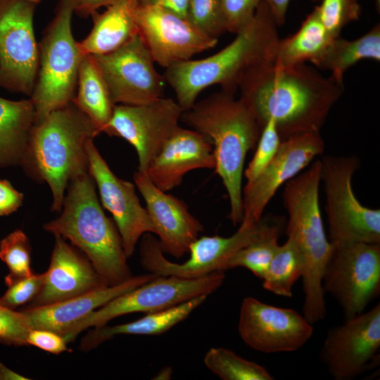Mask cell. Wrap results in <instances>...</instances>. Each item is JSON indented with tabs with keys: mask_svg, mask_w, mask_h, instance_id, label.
<instances>
[{
	"mask_svg": "<svg viewBox=\"0 0 380 380\" xmlns=\"http://www.w3.org/2000/svg\"><path fill=\"white\" fill-rule=\"evenodd\" d=\"M321 163L330 242L380 243V210L362 205L352 188L359 159L328 155Z\"/></svg>",
	"mask_w": 380,
	"mask_h": 380,
	"instance_id": "8",
	"label": "cell"
},
{
	"mask_svg": "<svg viewBox=\"0 0 380 380\" xmlns=\"http://www.w3.org/2000/svg\"><path fill=\"white\" fill-rule=\"evenodd\" d=\"M35 120L30 99L0 97V168L20 166Z\"/></svg>",
	"mask_w": 380,
	"mask_h": 380,
	"instance_id": "26",
	"label": "cell"
},
{
	"mask_svg": "<svg viewBox=\"0 0 380 380\" xmlns=\"http://www.w3.org/2000/svg\"><path fill=\"white\" fill-rule=\"evenodd\" d=\"M304 270V260L296 242L288 237L279 246L262 279V287L278 296L291 298L293 287L301 278Z\"/></svg>",
	"mask_w": 380,
	"mask_h": 380,
	"instance_id": "31",
	"label": "cell"
},
{
	"mask_svg": "<svg viewBox=\"0 0 380 380\" xmlns=\"http://www.w3.org/2000/svg\"><path fill=\"white\" fill-rule=\"evenodd\" d=\"M239 89L240 98L261 128L272 119L284 140L305 132H319L343 94L344 85L305 63L280 67L272 61L250 70Z\"/></svg>",
	"mask_w": 380,
	"mask_h": 380,
	"instance_id": "1",
	"label": "cell"
},
{
	"mask_svg": "<svg viewBox=\"0 0 380 380\" xmlns=\"http://www.w3.org/2000/svg\"><path fill=\"white\" fill-rule=\"evenodd\" d=\"M332 245L322 289L337 301L346 320L364 312L380 293V243Z\"/></svg>",
	"mask_w": 380,
	"mask_h": 380,
	"instance_id": "10",
	"label": "cell"
},
{
	"mask_svg": "<svg viewBox=\"0 0 380 380\" xmlns=\"http://www.w3.org/2000/svg\"><path fill=\"white\" fill-rule=\"evenodd\" d=\"M182 113L177 101L163 96L141 105L116 104L105 133L129 142L137 153V171L146 172L179 127Z\"/></svg>",
	"mask_w": 380,
	"mask_h": 380,
	"instance_id": "14",
	"label": "cell"
},
{
	"mask_svg": "<svg viewBox=\"0 0 380 380\" xmlns=\"http://www.w3.org/2000/svg\"><path fill=\"white\" fill-rule=\"evenodd\" d=\"M312 1H320V0H312Z\"/></svg>",
	"mask_w": 380,
	"mask_h": 380,
	"instance_id": "48",
	"label": "cell"
},
{
	"mask_svg": "<svg viewBox=\"0 0 380 380\" xmlns=\"http://www.w3.org/2000/svg\"><path fill=\"white\" fill-rule=\"evenodd\" d=\"M27 1H30V2H32V3L35 4H38L41 0H27Z\"/></svg>",
	"mask_w": 380,
	"mask_h": 380,
	"instance_id": "47",
	"label": "cell"
},
{
	"mask_svg": "<svg viewBox=\"0 0 380 380\" xmlns=\"http://www.w3.org/2000/svg\"><path fill=\"white\" fill-rule=\"evenodd\" d=\"M43 286L27 308L46 305L107 286L87 258L63 237L55 235Z\"/></svg>",
	"mask_w": 380,
	"mask_h": 380,
	"instance_id": "21",
	"label": "cell"
},
{
	"mask_svg": "<svg viewBox=\"0 0 380 380\" xmlns=\"http://www.w3.org/2000/svg\"><path fill=\"white\" fill-rule=\"evenodd\" d=\"M137 0H118L102 13L91 16L93 27L89 34L78 42L83 56H97L113 51L139 33L135 10Z\"/></svg>",
	"mask_w": 380,
	"mask_h": 380,
	"instance_id": "24",
	"label": "cell"
},
{
	"mask_svg": "<svg viewBox=\"0 0 380 380\" xmlns=\"http://www.w3.org/2000/svg\"><path fill=\"white\" fill-rule=\"evenodd\" d=\"M92 56L115 105H141L163 96L165 78L139 33L116 50Z\"/></svg>",
	"mask_w": 380,
	"mask_h": 380,
	"instance_id": "13",
	"label": "cell"
},
{
	"mask_svg": "<svg viewBox=\"0 0 380 380\" xmlns=\"http://www.w3.org/2000/svg\"><path fill=\"white\" fill-rule=\"evenodd\" d=\"M203 362L212 373L223 380L274 379L265 367L224 348L209 349L205 355Z\"/></svg>",
	"mask_w": 380,
	"mask_h": 380,
	"instance_id": "32",
	"label": "cell"
},
{
	"mask_svg": "<svg viewBox=\"0 0 380 380\" xmlns=\"http://www.w3.org/2000/svg\"><path fill=\"white\" fill-rule=\"evenodd\" d=\"M321 167V160H316L285 184L282 195L288 213L286 234L298 245L304 260L303 311L312 324L326 315L322 281L333 248L326 236L319 203Z\"/></svg>",
	"mask_w": 380,
	"mask_h": 380,
	"instance_id": "6",
	"label": "cell"
},
{
	"mask_svg": "<svg viewBox=\"0 0 380 380\" xmlns=\"http://www.w3.org/2000/svg\"><path fill=\"white\" fill-rule=\"evenodd\" d=\"M281 142L274 122L272 119L268 120L262 129L253 158L245 170L246 184L254 181L268 165L276 155Z\"/></svg>",
	"mask_w": 380,
	"mask_h": 380,
	"instance_id": "36",
	"label": "cell"
},
{
	"mask_svg": "<svg viewBox=\"0 0 380 380\" xmlns=\"http://www.w3.org/2000/svg\"><path fill=\"white\" fill-rule=\"evenodd\" d=\"M320 1L315 8L323 25L334 37H339L344 27L360 17L359 0Z\"/></svg>",
	"mask_w": 380,
	"mask_h": 380,
	"instance_id": "35",
	"label": "cell"
},
{
	"mask_svg": "<svg viewBox=\"0 0 380 380\" xmlns=\"http://www.w3.org/2000/svg\"><path fill=\"white\" fill-rule=\"evenodd\" d=\"M30 379L16 372L11 369L2 362H0V380H27Z\"/></svg>",
	"mask_w": 380,
	"mask_h": 380,
	"instance_id": "45",
	"label": "cell"
},
{
	"mask_svg": "<svg viewBox=\"0 0 380 380\" xmlns=\"http://www.w3.org/2000/svg\"><path fill=\"white\" fill-rule=\"evenodd\" d=\"M77 87L72 103L90 119L100 133H105L115 104L91 55L84 56L81 61Z\"/></svg>",
	"mask_w": 380,
	"mask_h": 380,
	"instance_id": "27",
	"label": "cell"
},
{
	"mask_svg": "<svg viewBox=\"0 0 380 380\" xmlns=\"http://www.w3.org/2000/svg\"><path fill=\"white\" fill-rule=\"evenodd\" d=\"M31 329L25 313L8 308L0 303V343L27 346V335Z\"/></svg>",
	"mask_w": 380,
	"mask_h": 380,
	"instance_id": "37",
	"label": "cell"
},
{
	"mask_svg": "<svg viewBox=\"0 0 380 380\" xmlns=\"http://www.w3.org/2000/svg\"><path fill=\"white\" fill-rule=\"evenodd\" d=\"M202 295L169 308L146 313L132 322L95 327L81 341L80 349L89 350L118 335H158L186 319L207 298Z\"/></svg>",
	"mask_w": 380,
	"mask_h": 380,
	"instance_id": "25",
	"label": "cell"
},
{
	"mask_svg": "<svg viewBox=\"0 0 380 380\" xmlns=\"http://www.w3.org/2000/svg\"><path fill=\"white\" fill-rule=\"evenodd\" d=\"M238 331L242 341L252 349L277 353L301 348L310 339L313 327L303 315L293 309L246 297L240 308Z\"/></svg>",
	"mask_w": 380,
	"mask_h": 380,
	"instance_id": "16",
	"label": "cell"
},
{
	"mask_svg": "<svg viewBox=\"0 0 380 380\" xmlns=\"http://www.w3.org/2000/svg\"><path fill=\"white\" fill-rule=\"evenodd\" d=\"M35 6L27 0H0V87L30 96L39 67Z\"/></svg>",
	"mask_w": 380,
	"mask_h": 380,
	"instance_id": "12",
	"label": "cell"
},
{
	"mask_svg": "<svg viewBox=\"0 0 380 380\" xmlns=\"http://www.w3.org/2000/svg\"><path fill=\"white\" fill-rule=\"evenodd\" d=\"M261 219L253 224L241 222L237 231L229 237L203 236L194 240L189 248L190 255L183 263L167 260L158 239L151 233L141 237L140 261L149 273L157 276H172L195 279L216 272L227 270L230 258L258 236Z\"/></svg>",
	"mask_w": 380,
	"mask_h": 380,
	"instance_id": "11",
	"label": "cell"
},
{
	"mask_svg": "<svg viewBox=\"0 0 380 380\" xmlns=\"http://www.w3.org/2000/svg\"><path fill=\"white\" fill-rule=\"evenodd\" d=\"M89 172L96 185L102 207L112 215L127 258L134 253L142 236L155 229L136 193V185L116 176L102 157L94 141L87 145Z\"/></svg>",
	"mask_w": 380,
	"mask_h": 380,
	"instance_id": "19",
	"label": "cell"
},
{
	"mask_svg": "<svg viewBox=\"0 0 380 380\" xmlns=\"http://www.w3.org/2000/svg\"><path fill=\"white\" fill-rule=\"evenodd\" d=\"M27 343L54 355L68 350V342L64 337L49 330L30 329L27 335Z\"/></svg>",
	"mask_w": 380,
	"mask_h": 380,
	"instance_id": "40",
	"label": "cell"
},
{
	"mask_svg": "<svg viewBox=\"0 0 380 380\" xmlns=\"http://www.w3.org/2000/svg\"><path fill=\"white\" fill-rule=\"evenodd\" d=\"M262 0H221L227 32L236 34L253 17Z\"/></svg>",
	"mask_w": 380,
	"mask_h": 380,
	"instance_id": "39",
	"label": "cell"
},
{
	"mask_svg": "<svg viewBox=\"0 0 380 380\" xmlns=\"http://www.w3.org/2000/svg\"><path fill=\"white\" fill-rule=\"evenodd\" d=\"M133 177L163 253L182 258L203 231V225L185 202L156 187L146 172L137 171Z\"/></svg>",
	"mask_w": 380,
	"mask_h": 380,
	"instance_id": "20",
	"label": "cell"
},
{
	"mask_svg": "<svg viewBox=\"0 0 380 380\" xmlns=\"http://www.w3.org/2000/svg\"><path fill=\"white\" fill-rule=\"evenodd\" d=\"M324 149L319 132H305L281 140L271 162L243 188L241 222L252 224L259 221L278 189L298 175L316 156L322 155Z\"/></svg>",
	"mask_w": 380,
	"mask_h": 380,
	"instance_id": "18",
	"label": "cell"
},
{
	"mask_svg": "<svg viewBox=\"0 0 380 380\" xmlns=\"http://www.w3.org/2000/svg\"><path fill=\"white\" fill-rule=\"evenodd\" d=\"M44 281V273L16 280L7 286V290L0 297V303L11 310L30 303L40 291Z\"/></svg>",
	"mask_w": 380,
	"mask_h": 380,
	"instance_id": "38",
	"label": "cell"
},
{
	"mask_svg": "<svg viewBox=\"0 0 380 380\" xmlns=\"http://www.w3.org/2000/svg\"><path fill=\"white\" fill-rule=\"evenodd\" d=\"M181 120L212 144L214 169L229 199V218L234 225L240 224L245 158L257 145L262 131L255 115L242 99L221 90L183 111Z\"/></svg>",
	"mask_w": 380,
	"mask_h": 380,
	"instance_id": "3",
	"label": "cell"
},
{
	"mask_svg": "<svg viewBox=\"0 0 380 380\" xmlns=\"http://www.w3.org/2000/svg\"><path fill=\"white\" fill-rule=\"evenodd\" d=\"M267 5L277 25L281 26L286 21V13L291 0H263Z\"/></svg>",
	"mask_w": 380,
	"mask_h": 380,
	"instance_id": "44",
	"label": "cell"
},
{
	"mask_svg": "<svg viewBox=\"0 0 380 380\" xmlns=\"http://www.w3.org/2000/svg\"><path fill=\"white\" fill-rule=\"evenodd\" d=\"M72 102L34 124L20 166L51 192V210L60 213L70 181L89 172L88 142L99 134Z\"/></svg>",
	"mask_w": 380,
	"mask_h": 380,
	"instance_id": "4",
	"label": "cell"
},
{
	"mask_svg": "<svg viewBox=\"0 0 380 380\" xmlns=\"http://www.w3.org/2000/svg\"><path fill=\"white\" fill-rule=\"evenodd\" d=\"M189 0H137L143 5L153 6L172 12L182 18H186Z\"/></svg>",
	"mask_w": 380,
	"mask_h": 380,
	"instance_id": "42",
	"label": "cell"
},
{
	"mask_svg": "<svg viewBox=\"0 0 380 380\" xmlns=\"http://www.w3.org/2000/svg\"><path fill=\"white\" fill-rule=\"evenodd\" d=\"M186 19L211 38L227 32L221 0H189Z\"/></svg>",
	"mask_w": 380,
	"mask_h": 380,
	"instance_id": "34",
	"label": "cell"
},
{
	"mask_svg": "<svg viewBox=\"0 0 380 380\" xmlns=\"http://www.w3.org/2000/svg\"><path fill=\"white\" fill-rule=\"evenodd\" d=\"M215 166L210 142L198 132L179 126L153 159L146 173L156 187L167 192L179 186L187 172Z\"/></svg>",
	"mask_w": 380,
	"mask_h": 380,
	"instance_id": "22",
	"label": "cell"
},
{
	"mask_svg": "<svg viewBox=\"0 0 380 380\" xmlns=\"http://www.w3.org/2000/svg\"><path fill=\"white\" fill-rule=\"evenodd\" d=\"M157 275L148 273L132 276L127 281L112 286H103L80 296L52 304L27 308L31 329H45L62 336L76 322L115 297L149 281Z\"/></svg>",
	"mask_w": 380,
	"mask_h": 380,
	"instance_id": "23",
	"label": "cell"
},
{
	"mask_svg": "<svg viewBox=\"0 0 380 380\" xmlns=\"http://www.w3.org/2000/svg\"><path fill=\"white\" fill-rule=\"evenodd\" d=\"M76 0H60L55 15L39 43V67L30 96L35 124L51 112L72 102L83 58L72 32Z\"/></svg>",
	"mask_w": 380,
	"mask_h": 380,
	"instance_id": "7",
	"label": "cell"
},
{
	"mask_svg": "<svg viewBox=\"0 0 380 380\" xmlns=\"http://www.w3.org/2000/svg\"><path fill=\"white\" fill-rule=\"evenodd\" d=\"M277 27L262 0L253 17L224 48L205 58L190 59L166 68L163 77L183 111L190 109L200 93L212 85L234 95L250 70L274 62L280 39Z\"/></svg>",
	"mask_w": 380,
	"mask_h": 380,
	"instance_id": "2",
	"label": "cell"
},
{
	"mask_svg": "<svg viewBox=\"0 0 380 380\" xmlns=\"http://www.w3.org/2000/svg\"><path fill=\"white\" fill-rule=\"evenodd\" d=\"M23 199V194L9 181L0 178V216L8 215L18 210Z\"/></svg>",
	"mask_w": 380,
	"mask_h": 380,
	"instance_id": "41",
	"label": "cell"
},
{
	"mask_svg": "<svg viewBox=\"0 0 380 380\" xmlns=\"http://www.w3.org/2000/svg\"><path fill=\"white\" fill-rule=\"evenodd\" d=\"M334 38L323 25L315 7L294 34L279 39L274 63L280 67H292L307 61L313 63Z\"/></svg>",
	"mask_w": 380,
	"mask_h": 380,
	"instance_id": "28",
	"label": "cell"
},
{
	"mask_svg": "<svg viewBox=\"0 0 380 380\" xmlns=\"http://www.w3.org/2000/svg\"><path fill=\"white\" fill-rule=\"evenodd\" d=\"M224 277V272L195 279L157 276L91 312L73 324L63 337L69 343L87 328L106 325L115 317L133 312H154L199 296H208L222 284Z\"/></svg>",
	"mask_w": 380,
	"mask_h": 380,
	"instance_id": "9",
	"label": "cell"
},
{
	"mask_svg": "<svg viewBox=\"0 0 380 380\" xmlns=\"http://www.w3.org/2000/svg\"><path fill=\"white\" fill-rule=\"evenodd\" d=\"M380 348V305L331 328L320 357L336 380H351L377 363Z\"/></svg>",
	"mask_w": 380,
	"mask_h": 380,
	"instance_id": "15",
	"label": "cell"
},
{
	"mask_svg": "<svg viewBox=\"0 0 380 380\" xmlns=\"http://www.w3.org/2000/svg\"><path fill=\"white\" fill-rule=\"evenodd\" d=\"M280 231L279 221L262 217L258 236L230 258L227 270L243 267L262 279L279 246L278 239Z\"/></svg>",
	"mask_w": 380,
	"mask_h": 380,
	"instance_id": "30",
	"label": "cell"
},
{
	"mask_svg": "<svg viewBox=\"0 0 380 380\" xmlns=\"http://www.w3.org/2000/svg\"><path fill=\"white\" fill-rule=\"evenodd\" d=\"M0 259L9 270L5 277L6 286L34 274L31 268L30 243L21 229L14 230L0 241Z\"/></svg>",
	"mask_w": 380,
	"mask_h": 380,
	"instance_id": "33",
	"label": "cell"
},
{
	"mask_svg": "<svg viewBox=\"0 0 380 380\" xmlns=\"http://www.w3.org/2000/svg\"><path fill=\"white\" fill-rule=\"evenodd\" d=\"M380 61V25L354 40L340 36L334 38L323 54L313 63L317 68L330 71L331 76L343 83L347 70L362 60Z\"/></svg>",
	"mask_w": 380,
	"mask_h": 380,
	"instance_id": "29",
	"label": "cell"
},
{
	"mask_svg": "<svg viewBox=\"0 0 380 380\" xmlns=\"http://www.w3.org/2000/svg\"><path fill=\"white\" fill-rule=\"evenodd\" d=\"M118 0H76L75 13L80 17H88L103 6H108Z\"/></svg>",
	"mask_w": 380,
	"mask_h": 380,
	"instance_id": "43",
	"label": "cell"
},
{
	"mask_svg": "<svg viewBox=\"0 0 380 380\" xmlns=\"http://www.w3.org/2000/svg\"><path fill=\"white\" fill-rule=\"evenodd\" d=\"M44 229L70 241L90 261L104 284H120L132 275L117 227L108 217L89 172L70 182L60 215Z\"/></svg>",
	"mask_w": 380,
	"mask_h": 380,
	"instance_id": "5",
	"label": "cell"
},
{
	"mask_svg": "<svg viewBox=\"0 0 380 380\" xmlns=\"http://www.w3.org/2000/svg\"><path fill=\"white\" fill-rule=\"evenodd\" d=\"M376 9L379 11L380 8V0H376Z\"/></svg>",
	"mask_w": 380,
	"mask_h": 380,
	"instance_id": "46",
	"label": "cell"
},
{
	"mask_svg": "<svg viewBox=\"0 0 380 380\" xmlns=\"http://www.w3.org/2000/svg\"><path fill=\"white\" fill-rule=\"evenodd\" d=\"M139 34L156 63L165 69L186 61L217 43L186 18L160 7L140 4L135 10Z\"/></svg>",
	"mask_w": 380,
	"mask_h": 380,
	"instance_id": "17",
	"label": "cell"
}]
</instances>
